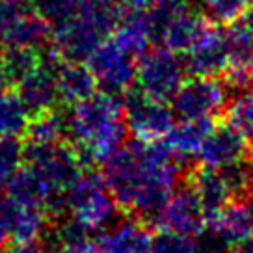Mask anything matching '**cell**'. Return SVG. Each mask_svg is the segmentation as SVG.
Wrapping results in <instances>:
<instances>
[{"mask_svg": "<svg viewBox=\"0 0 253 253\" xmlns=\"http://www.w3.org/2000/svg\"><path fill=\"white\" fill-rule=\"evenodd\" d=\"M103 166L104 184L118 207L145 220L162 211L179 182V160L158 143L121 145Z\"/></svg>", "mask_w": 253, "mask_h": 253, "instance_id": "6da1fadb", "label": "cell"}, {"mask_svg": "<svg viewBox=\"0 0 253 253\" xmlns=\"http://www.w3.org/2000/svg\"><path fill=\"white\" fill-rule=\"evenodd\" d=\"M67 134L86 164H104L125 142V108L114 93H93L75 104Z\"/></svg>", "mask_w": 253, "mask_h": 253, "instance_id": "7a4b0ae2", "label": "cell"}, {"mask_svg": "<svg viewBox=\"0 0 253 253\" xmlns=\"http://www.w3.org/2000/svg\"><path fill=\"white\" fill-rule=\"evenodd\" d=\"M24 164L34 168L47 181L56 198L60 212L65 209V194L84 175L82 166L86 164L77 147L67 143H30L23 147Z\"/></svg>", "mask_w": 253, "mask_h": 253, "instance_id": "3957f363", "label": "cell"}, {"mask_svg": "<svg viewBox=\"0 0 253 253\" xmlns=\"http://www.w3.org/2000/svg\"><path fill=\"white\" fill-rule=\"evenodd\" d=\"M65 209L86 235L104 229L116 216L118 203L104 184L103 175H82L65 194Z\"/></svg>", "mask_w": 253, "mask_h": 253, "instance_id": "277c9868", "label": "cell"}, {"mask_svg": "<svg viewBox=\"0 0 253 253\" xmlns=\"http://www.w3.org/2000/svg\"><path fill=\"white\" fill-rule=\"evenodd\" d=\"M175 112L164 101H158L142 89H128L125 99L126 128L138 142L158 143L173 128Z\"/></svg>", "mask_w": 253, "mask_h": 253, "instance_id": "5b68a950", "label": "cell"}, {"mask_svg": "<svg viewBox=\"0 0 253 253\" xmlns=\"http://www.w3.org/2000/svg\"><path fill=\"white\" fill-rule=\"evenodd\" d=\"M171 99L181 119H212L227 106V87L214 77H194L181 84Z\"/></svg>", "mask_w": 253, "mask_h": 253, "instance_id": "8992f818", "label": "cell"}, {"mask_svg": "<svg viewBox=\"0 0 253 253\" xmlns=\"http://www.w3.org/2000/svg\"><path fill=\"white\" fill-rule=\"evenodd\" d=\"M160 231H169L175 235L188 238H198L207 231V212L196 192L182 188L173 192L162 211L151 220Z\"/></svg>", "mask_w": 253, "mask_h": 253, "instance_id": "52a82bcc", "label": "cell"}, {"mask_svg": "<svg viewBox=\"0 0 253 253\" xmlns=\"http://www.w3.org/2000/svg\"><path fill=\"white\" fill-rule=\"evenodd\" d=\"M48 218L52 216L43 207L26 205L9 196L0 198V220L13 248L40 242L48 227Z\"/></svg>", "mask_w": 253, "mask_h": 253, "instance_id": "ba28073f", "label": "cell"}, {"mask_svg": "<svg viewBox=\"0 0 253 253\" xmlns=\"http://www.w3.org/2000/svg\"><path fill=\"white\" fill-rule=\"evenodd\" d=\"M184 69L186 65L179 62L169 50H157L143 58L136 73L143 93L158 101H168L181 87Z\"/></svg>", "mask_w": 253, "mask_h": 253, "instance_id": "9c48e42d", "label": "cell"}, {"mask_svg": "<svg viewBox=\"0 0 253 253\" xmlns=\"http://www.w3.org/2000/svg\"><path fill=\"white\" fill-rule=\"evenodd\" d=\"M103 36L104 32L86 13L77 9L75 15L58 23L56 50L69 62H82L103 45Z\"/></svg>", "mask_w": 253, "mask_h": 253, "instance_id": "30bf717a", "label": "cell"}, {"mask_svg": "<svg viewBox=\"0 0 253 253\" xmlns=\"http://www.w3.org/2000/svg\"><path fill=\"white\" fill-rule=\"evenodd\" d=\"M207 231L214 242L229 250L253 238V196L227 203L220 211L207 214Z\"/></svg>", "mask_w": 253, "mask_h": 253, "instance_id": "8fae6325", "label": "cell"}, {"mask_svg": "<svg viewBox=\"0 0 253 253\" xmlns=\"http://www.w3.org/2000/svg\"><path fill=\"white\" fill-rule=\"evenodd\" d=\"M87 63H89V69L93 73L97 84H101L104 91L108 93L128 91L136 77L132 54H128L125 48L119 47L116 41L97 48L87 58Z\"/></svg>", "mask_w": 253, "mask_h": 253, "instance_id": "7c38bea8", "label": "cell"}, {"mask_svg": "<svg viewBox=\"0 0 253 253\" xmlns=\"http://www.w3.org/2000/svg\"><path fill=\"white\" fill-rule=\"evenodd\" d=\"M58 63H60V54H58V50H54L52 58L40 63L30 75H26L19 82V95L32 114L48 110L56 103L58 71H60Z\"/></svg>", "mask_w": 253, "mask_h": 253, "instance_id": "4fadbf2b", "label": "cell"}, {"mask_svg": "<svg viewBox=\"0 0 253 253\" xmlns=\"http://www.w3.org/2000/svg\"><path fill=\"white\" fill-rule=\"evenodd\" d=\"M246 138L248 136L231 123L223 126H214L198 155L201 166L211 168V169H223L242 160L248 149Z\"/></svg>", "mask_w": 253, "mask_h": 253, "instance_id": "5bb4252c", "label": "cell"}, {"mask_svg": "<svg viewBox=\"0 0 253 253\" xmlns=\"http://www.w3.org/2000/svg\"><path fill=\"white\" fill-rule=\"evenodd\" d=\"M186 60V71L194 77H214L227 69L231 63V52L227 36H223L214 28L207 32L205 36L190 48Z\"/></svg>", "mask_w": 253, "mask_h": 253, "instance_id": "9a60e30c", "label": "cell"}, {"mask_svg": "<svg viewBox=\"0 0 253 253\" xmlns=\"http://www.w3.org/2000/svg\"><path fill=\"white\" fill-rule=\"evenodd\" d=\"M6 196L13 198L15 201L26 203V205L43 207V209H47L52 218L56 214H60V209H58V203H56V198L50 186L41 177V173H38L28 164H24V168L17 169L13 179L6 186Z\"/></svg>", "mask_w": 253, "mask_h": 253, "instance_id": "2e32d148", "label": "cell"}, {"mask_svg": "<svg viewBox=\"0 0 253 253\" xmlns=\"http://www.w3.org/2000/svg\"><path fill=\"white\" fill-rule=\"evenodd\" d=\"M99 253H151L153 237L147 225L126 220L99 237Z\"/></svg>", "mask_w": 253, "mask_h": 253, "instance_id": "e0dca14e", "label": "cell"}, {"mask_svg": "<svg viewBox=\"0 0 253 253\" xmlns=\"http://www.w3.org/2000/svg\"><path fill=\"white\" fill-rule=\"evenodd\" d=\"M212 128L214 123L211 118L182 119V123L173 125L166 136V147L179 162H184L192 157H198Z\"/></svg>", "mask_w": 253, "mask_h": 253, "instance_id": "ac0fdd59", "label": "cell"}, {"mask_svg": "<svg viewBox=\"0 0 253 253\" xmlns=\"http://www.w3.org/2000/svg\"><path fill=\"white\" fill-rule=\"evenodd\" d=\"M188 186L196 192L207 214L220 211L233 199L229 184L220 169L201 166L188 175Z\"/></svg>", "mask_w": 253, "mask_h": 253, "instance_id": "d6986e66", "label": "cell"}, {"mask_svg": "<svg viewBox=\"0 0 253 253\" xmlns=\"http://www.w3.org/2000/svg\"><path fill=\"white\" fill-rule=\"evenodd\" d=\"M97 80L89 67L73 62L58 71V99L67 104H79L95 93Z\"/></svg>", "mask_w": 253, "mask_h": 253, "instance_id": "ffe728a7", "label": "cell"}, {"mask_svg": "<svg viewBox=\"0 0 253 253\" xmlns=\"http://www.w3.org/2000/svg\"><path fill=\"white\" fill-rule=\"evenodd\" d=\"M209 30H211V26L201 15L179 13L168 26L166 34H164V41L168 43L169 50L188 52Z\"/></svg>", "mask_w": 253, "mask_h": 253, "instance_id": "44dd1931", "label": "cell"}, {"mask_svg": "<svg viewBox=\"0 0 253 253\" xmlns=\"http://www.w3.org/2000/svg\"><path fill=\"white\" fill-rule=\"evenodd\" d=\"M67 125L69 118L63 112L48 108L34 114L26 128V138L30 143H58L67 134Z\"/></svg>", "mask_w": 253, "mask_h": 253, "instance_id": "7402d4cb", "label": "cell"}, {"mask_svg": "<svg viewBox=\"0 0 253 253\" xmlns=\"http://www.w3.org/2000/svg\"><path fill=\"white\" fill-rule=\"evenodd\" d=\"M30 110L19 93L4 91L0 95V138H19L26 134Z\"/></svg>", "mask_w": 253, "mask_h": 253, "instance_id": "603a6c76", "label": "cell"}, {"mask_svg": "<svg viewBox=\"0 0 253 253\" xmlns=\"http://www.w3.org/2000/svg\"><path fill=\"white\" fill-rule=\"evenodd\" d=\"M48 36V26L45 23V19L38 13L32 15H23L17 21L8 34L2 38L6 43H11V47L15 45H23V47H38L43 43V40Z\"/></svg>", "mask_w": 253, "mask_h": 253, "instance_id": "cb8c5ba5", "label": "cell"}, {"mask_svg": "<svg viewBox=\"0 0 253 253\" xmlns=\"http://www.w3.org/2000/svg\"><path fill=\"white\" fill-rule=\"evenodd\" d=\"M4 71L9 77L11 82H21V80L30 75L38 65H40V58L36 54L34 47H23V45H15L8 50V54L4 56Z\"/></svg>", "mask_w": 253, "mask_h": 253, "instance_id": "d4e9b609", "label": "cell"}, {"mask_svg": "<svg viewBox=\"0 0 253 253\" xmlns=\"http://www.w3.org/2000/svg\"><path fill=\"white\" fill-rule=\"evenodd\" d=\"M23 162V145L17 138H0V192L6 190Z\"/></svg>", "mask_w": 253, "mask_h": 253, "instance_id": "484cf974", "label": "cell"}, {"mask_svg": "<svg viewBox=\"0 0 253 253\" xmlns=\"http://www.w3.org/2000/svg\"><path fill=\"white\" fill-rule=\"evenodd\" d=\"M229 123L246 136H253V87H246L229 104Z\"/></svg>", "mask_w": 253, "mask_h": 253, "instance_id": "4316f807", "label": "cell"}, {"mask_svg": "<svg viewBox=\"0 0 253 253\" xmlns=\"http://www.w3.org/2000/svg\"><path fill=\"white\" fill-rule=\"evenodd\" d=\"M28 2L38 9V13L45 21L52 23H62L75 15L80 4V0H28Z\"/></svg>", "mask_w": 253, "mask_h": 253, "instance_id": "83f0119b", "label": "cell"}, {"mask_svg": "<svg viewBox=\"0 0 253 253\" xmlns=\"http://www.w3.org/2000/svg\"><path fill=\"white\" fill-rule=\"evenodd\" d=\"M151 253H198V248L194 244V238L162 231L158 237L153 238Z\"/></svg>", "mask_w": 253, "mask_h": 253, "instance_id": "f1b7e54d", "label": "cell"}, {"mask_svg": "<svg viewBox=\"0 0 253 253\" xmlns=\"http://www.w3.org/2000/svg\"><path fill=\"white\" fill-rule=\"evenodd\" d=\"M214 15L221 21H235L253 4V0H205Z\"/></svg>", "mask_w": 253, "mask_h": 253, "instance_id": "f546056e", "label": "cell"}, {"mask_svg": "<svg viewBox=\"0 0 253 253\" xmlns=\"http://www.w3.org/2000/svg\"><path fill=\"white\" fill-rule=\"evenodd\" d=\"M56 253H99V246L87 238H79V240L62 244Z\"/></svg>", "mask_w": 253, "mask_h": 253, "instance_id": "4dcf8cb0", "label": "cell"}, {"mask_svg": "<svg viewBox=\"0 0 253 253\" xmlns=\"http://www.w3.org/2000/svg\"><path fill=\"white\" fill-rule=\"evenodd\" d=\"M15 253H52V250L48 248H43L38 242L30 246H23V248H15Z\"/></svg>", "mask_w": 253, "mask_h": 253, "instance_id": "1f68e13d", "label": "cell"}, {"mask_svg": "<svg viewBox=\"0 0 253 253\" xmlns=\"http://www.w3.org/2000/svg\"><path fill=\"white\" fill-rule=\"evenodd\" d=\"M229 253H253V238L250 240H244V242H240V244L233 246L229 250Z\"/></svg>", "mask_w": 253, "mask_h": 253, "instance_id": "d6a6232c", "label": "cell"}, {"mask_svg": "<svg viewBox=\"0 0 253 253\" xmlns=\"http://www.w3.org/2000/svg\"><path fill=\"white\" fill-rule=\"evenodd\" d=\"M242 23H244V26L250 30V34L253 36V8H248L244 11V15H242V19H240Z\"/></svg>", "mask_w": 253, "mask_h": 253, "instance_id": "836d02e7", "label": "cell"}, {"mask_svg": "<svg viewBox=\"0 0 253 253\" xmlns=\"http://www.w3.org/2000/svg\"><path fill=\"white\" fill-rule=\"evenodd\" d=\"M9 84H11L9 77L6 75V71H4V69H0V95L4 93V91H8Z\"/></svg>", "mask_w": 253, "mask_h": 253, "instance_id": "e575fe53", "label": "cell"}, {"mask_svg": "<svg viewBox=\"0 0 253 253\" xmlns=\"http://www.w3.org/2000/svg\"><path fill=\"white\" fill-rule=\"evenodd\" d=\"M9 246V238H8V233L4 229V225H2V220H0V252L2 250H6Z\"/></svg>", "mask_w": 253, "mask_h": 253, "instance_id": "d590c367", "label": "cell"}, {"mask_svg": "<svg viewBox=\"0 0 253 253\" xmlns=\"http://www.w3.org/2000/svg\"><path fill=\"white\" fill-rule=\"evenodd\" d=\"M252 140H250V143H248V149H246V160L250 162L253 166V136H250Z\"/></svg>", "mask_w": 253, "mask_h": 253, "instance_id": "8d00e7d4", "label": "cell"}, {"mask_svg": "<svg viewBox=\"0 0 253 253\" xmlns=\"http://www.w3.org/2000/svg\"><path fill=\"white\" fill-rule=\"evenodd\" d=\"M250 69H252V73H253V48H252V54H250Z\"/></svg>", "mask_w": 253, "mask_h": 253, "instance_id": "74e56055", "label": "cell"}]
</instances>
